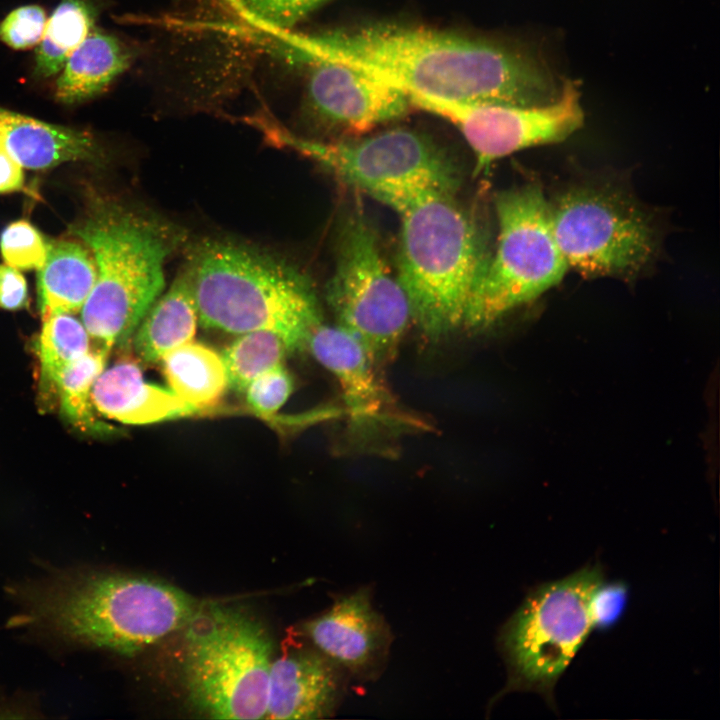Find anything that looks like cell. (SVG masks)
Returning <instances> with one entry per match:
<instances>
[{
  "instance_id": "1",
  "label": "cell",
  "mask_w": 720,
  "mask_h": 720,
  "mask_svg": "<svg viewBox=\"0 0 720 720\" xmlns=\"http://www.w3.org/2000/svg\"><path fill=\"white\" fill-rule=\"evenodd\" d=\"M301 61L345 64L408 97L462 103L544 105L559 91L528 48L426 27L374 23L291 38Z\"/></svg>"
},
{
  "instance_id": "2",
  "label": "cell",
  "mask_w": 720,
  "mask_h": 720,
  "mask_svg": "<svg viewBox=\"0 0 720 720\" xmlns=\"http://www.w3.org/2000/svg\"><path fill=\"white\" fill-rule=\"evenodd\" d=\"M19 594L21 623L64 641L126 656L182 631L202 606L165 581L94 570L55 575Z\"/></svg>"
},
{
  "instance_id": "3",
  "label": "cell",
  "mask_w": 720,
  "mask_h": 720,
  "mask_svg": "<svg viewBox=\"0 0 720 720\" xmlns=\"http://www.w3.org/2000/svg\"><path fill=\"white\" fill-rule=\"evenodd\" d=\"M450 193L410 188L375 199L400 217V281L412 322L430 340L462 328L467 305L487 258L474 226Z\"/></svg>"
},
{
  "instance_id": "4",
  "label": "cell",
  "mask_w": 720,
  "mask_h": 720,
  "mask_svg": "<svg viewBox=\"0 0 720 720\" xmlns=\"http://www.w3.org/2000/svg\"><path fill=\"white\" fill-rule=\"evenodd\" d=\"M199 323L231 334L268 330L290 352L305 350L322 323L314 290L292 266L255 249L222 240L196 244L185 267Z\"/></svg>"
},
{
  "instance_id": "5",
  "label": "cell",
  "mask_w": 720,
  "mask_h": 720,
  "mask_svg": "<svg viewBox=\"0 0 720 720\" xmlns=\"http://www.w3.org/2000/svg\"><path fill=\"white\" fill-rule=\"evenodd\" d=\"M70 233L88 247L96 265L81 321L91 340L110 350L133 336L163 293L164 265L178 238L155 220L100 200Z\"/></svg>"
},
{
  "instance_id": "6",
  "label": "cell",
  "mask_w": 720,
  "mask_h": 720,
  "mask_svg": "<svg viewBox=\"0 0 720 720\" xmlns=\"http://www.w3.org/2000/svg\"><path fill=\"white\" fill-rule=\"evenodd\" d=\"M187 700L209 719H264L272 638L248 611L202 604L182 630Z\"/></svg>"
},
{
  "instance_id": "7",
  "label": "cell",
  "mask_w": 720,
  "mask_h": 720,
  "mask_svg": "<svg viewBox=\"0 0 720 720\" xmlns=\"http://www.w3.org/2000/svg\"><path fill=\"white\" fill-rule=\"evenodd\" d=\"M497 247L475 284L463 329L480 331L561 281L568 266L556 243L549 202L528 183L499 193Z\"/></svg>"
},
{
  "instance_id": "8",
  "label": "cell",
  "mask_w": 720,
  "mask_h": 720,
  "mask_svg": "<svg viewBox=\"0 0 720 720\" xmlns=\"http://www.w3.org/2000/svg\"><path fill=\"white\" fill-rule=\"evenodd\" d=\"M603 582L599 565L586 566L528 593L499 636L509 674L506 691L552 698L555 683L593 629L590 602Z\"/></svg>"
},
{
  "instance_id": "9",
  "label": "cell",
  "mask_w": 720,
  "mask_h": 720,
  "mask_svg": "<svg viewBox=\"0 0 720 720\" xmlns=\"http://www.w3.org/2000/svg\"><path fill=\"white\" fill-rule=\"evenodd\" d=\"M549 216L568 268L584 276L630 279L656 256L654 224L615 189L571 187L549 202Z\"/></svg>"
},
{
  "instance_id": "10",
  "label": "cell",
  "mask_w": 720,
  "mask_h": 720,
  "mask_svg": "<svg viewBox=\"0 0 720 720\" xmlns=\"http://www.w3.org/2000/svg\"><path fill=\"white\" fill-rule=\"evenodd\" d=\"M338 248L326 295L336 325L383 368L397 357L412 322L407 295L389 272L375 233L361 213L346 220Z\"/></svg>"
},
{
  "instance_id": "11",
  "label": "cell",
  "mask_w": 720,
  "mask_h": 720,
  "mask_svg": "<svg viewBox=\"0 0 720 720\" xmlns=\"http://www.w3.org/2000/svg\"><path fill=\"white\" fill-rule=\"evenodd\" d=\"M274 138L372 197L410 188L452 194L458 185L456 168L447 155L415 131L394 129L359 141L336 143L299 139L288 133Z\"/></svg>"
},
{
  "instance_id": "12",
  "label": "cell",
  "mask_w": 720,
  "mask_h": 720,
  "mask_svg": "<svg viewBox=\"0 0 720 720\" xmlns=\"http://www.w3.org/2000/svg\"><path fill=\"white\" fill-rule=\"evenodd\" d=\"M409 100L458 128L476 156L477 171L519 150L562 141L584 119L578 85L570 79L563 82L556 100L544 105L462 103L420 96Z\"/></svg>"
},
{
  "instance_id": "13",
  "label": "cell",
  "mask_w": 720,
  "mask_h": 720,
  "mask_svg": "<svg viewBox=\"0 0 720 720\" xmlns=\"http://www.w3.org/2000/svg\"><path fill=\"white\" fill-rule=\"evenodd\" d=\"M307 350L337 380L353 431L368 433L409 424L379 368L349 333L322 322L311 334Z\"/></svg>"
},
{
  "instance_id": "14",
  "label": "cell",
  "mask_w": 720,
  "mask_h": 720,
  "mask_svg": "<svg viewBox=\"0 0 720 720\" xmlns=\"http://www.w3.org/2000/svg\"><path fill=\"white\" fill-rule=\"evenodd\" d=\"M303 632L347 676L373 681L384 671L392 635L367 587L337 599L329 610L305 622Z\"/></svg>"
},
{
  "instance_id": "15",
  "label": "cell",
  "mask_w": 720,
  "mask_h": 720,
  "mask_svg": "<svg viewBox=\"0 0 720 720\" xmlns=\"http://www.w3.org/2000/svg\"><path fill=\"white\" fill-rule=\"evenodd\" d=\"M307 101L326 123L362 132L403 117L411 103L405 92L354 67L332 62H309Z\"/></svg>"
},
{
  "instance_id": "16",
  "label": "cell",
  "mask_w": 720,
  "mask_h": 720,
  "mask_svg": "<svg viewBox=\"0 0 720 720\" xmlns=\"http://www.w3.org/2000/svg\"><path fill=\"white\" fill-rule=\"evenodd\" d=\"M346 673L312 647H293L273 658L264 719L331 716L345 689Z\"/></svg>"
},
{
  "instance_id": "17",
  "label": "cell",
  "mask_w": 720,
  "mask_h": 720,
  "mask_svg": "<svg viewBox=\"0 0 720 720\" xmlns=\"http://www.w3.org/2000/svg\"><path fill=\"white\" fill-rule=\"evenodd\" d=\"M91 399L99 415L130 425L152 424L197 412L170 389L148 383L132 361L104 369L94 381Z\"/></svg>"
},
{
  "instance_id": "18",
  "label": "cell",
  "mask_w": 720,
  "mask_h": 720,
  "mask_svg": "<svg viewBox=\"0 0 720 720\" xmlns=\"http://www.w3.org/2000/svg\"><path fill=\"white\" fill-rule=\"evenodd\" d=\"M0 137L14 160L31 170L70 161L97 163L101 156L89 131L47 123L1 106Z\"/></svg>"
},
{
  "instance_id": "19",
  "label": "cell",
  "mask_w": 720,
  "mask_h": 720,
  "mask_svg": "<svg viewBox=\"0 0 720 720\" xmlns=\"http://www.w3.org/2000/svg\"><path fill=\"white\" fill-rule=\"evenodd\" d=\"M133 57L123 40L94 27L57 74L55 99L77 104L98 96L130 66Z\"/></svg>"
},
{
  "instance_id": "20",
  "label": "cell",
  "mask_w": 720,
  "mask_h": 720,
  "mask_svg": "<svg viewBox=\"0 0 720 720\" xmlns=\"http://www.w3.org/2000/svg\"><path fill=\"white\" fill-rule=\"evenodd\" d=\"M199 323L191 280L186 268L147 311L133 334L134 350L155 363L172 349L193 340Z\"/></svg>"
},
{
  "instance_id": "21",
  "label": "cell",
  "mask_w": 720,
  "mask_h": 720,
  "mask_svg": "<svg viewBox=\"0 0 720 720\" xmlns=\"http://www.w3.org/2000/svg\"><path fill=\"white\" fill-rule=\"evenodd\" d=\"M96 281L89 249L77 241H48L44 264L38 269V304L42 318L81 310Z\"/></svg>"
},
{
  "instance_id": "22",
  "label": "cell",
  "mask_w": 720,
  "mask_h": 720,
  "mask_svg": "<svg viewBox=\"0 0 720 720\" xmlns=\"http://www.w3.org/2000/svg\"><path fill=\"white\" fill-rule=\"evenodd\" d=\"M160 361L169 389L197 412L215 407L229 387L221 355L202 343L186 342Z\"/></svg>"
},
{
  "instance_id": "23",
  "label": "cell",
  "mask_w": 720,
  "mask_h": 720,
  "mask_svg": "<svg viewBox=\"0 0 720 720\" xmlns=\"http://www.w3.org/2000/svg\"><path fill=\"white\" fill-rule=\"evenodd\" d=\"M110 350L95 346L67 365L55 383V398L63 418L80 432L105 435L113 428L98 418L91 399L94 381L105 369Z\"/></svg>"
},
{
  "instance_id": "24",
  "label": "cell",
  "mask_w": 720,
  "mask_h": 720,
  "mask_svg": "<svg viewBox=\"0 0 720 720\" xmlns=\"http://www.w3.org/2000/svg\"><path fill=\"white\" fill-rule=\"evenodd\" d=\"M98 8L92 0H60L47 19L44 35L37 45L34 75H57L73 50L95 27Z\"/></svg>"
},
{
  "instance_id": "25",
  "label": "cell",
  "mask_w": 720,
  "mask_h": 720,
  "mask_svg": "<svg viewBox=\"0 0 720 720\" xmlns=\"http://www.w3.org/2000/svg\"><path fill=\"white\" fill-rule=\"evenodd\" d=\"M91 348V337L74 314L57 312L43 317L37 343L41 395L55 397L60 372Z\"/></svg>"
},
{
  "instance_id": "26",
  "label": "cell",
  "mask_w": 720,
  "mask_h": 720,
  "mask_svg": "<svg viewBox=\"0 0 720 720\" xmlns=\"http://www.w3.org/2000/svg\"><path fill=\"white\" fill-rule=\"evenodd\" d=\"M290 352L275 332L256 330L238 334L221 354L228 386L243 393L248 384L264 372L283 364Z\"/></svg>"
},
{
  "instance_id": "27",
  "label": "cell",
  "mask_w": 720,
  "mask_h": 720,
  "mask_svg": "<svg viewBox=\"0 0 720 720\" xmlns=\"http://www.w3.org/2000/svg\"><path fill=\"white\" fill-rule=\"evenodd\" d=\"M48 241L27 220L8 224L0 235V252L5 264L17 270L39 269L45 262Z\"/></svg>"
},
{
  "instance_id": "28",
  "label": "cell",
  "mask_w": 720,
  "mask_h": 720,
  "mask_svg": "<svg viewBox=\"0 0 720 720\" xmlns=\"http://www.w3.org/2000/svg\"><path fill=\"white\" fill-rule=\"evenodd\" d=\"M330 0H239L240 9L272 29L291 28Z\"/></svg>"
},
{
  "instance_id": "29",
  "label": "cell",
  "mask_w": 720,
  "mask_h": 720,
  "mask_svg": "<svg viewBox=\"0 0 720 720\" xmlns=\"http://www.w3.org/2000/svg\"><path fill=\"white\" fill-rule=\"evenodd\" d=\"M47 19L46 11L39 5L17 7L0 22V42L15 50L33 48L44 35Z\"/></svg>"
},
{
  "instance_id": "30",
  "label": "cell",
  "mask_w": 720,
  "mask_h": 720,
  "mask_svg": "<svg viewBox=\"0 0 720 720\" xmlns=\"http://www.w3.org/2000/svg\"><path fill=\"white\" fill-rule=\"evenodd\" d=\"M293 391V380L281 364L252 380L244 390L248 406L263 416L274 415Z\"/></svg>"
},
{
  "instance_id": "31",
  "label": "cell",
  "mask_w": 720,
  "mask_h": 720,
  "mask_svg": "<svg viewBox=\"0 0 720 720\" xmlns=\"http://www.w3.org/2000/svg\"><path fill=\"white\" fill-rule=\"evenodd\" d=\"M628 599V588L623 582L602 583L590 602L593 629L607 630L622 617Z\"/></svg>"
},
{
  "instance_id": "32",
  "label": "cell",
  "mask_w": 720,
  "mask_h": 720,
  "mask_svg": "<svg viewBox=\"0 0 720 720\" xmlns=\"http://www.w3.org/2000/svg\"><path fill=\"white\" fill-rule=\"evenodd\" d=\"M28 302V286L19 270L0 264V308L9 311L23 309Z\"/></svg>"
},
{
  "instance_id": "33",
  "label": "cell",
  "mask_w": 720,
  "mask_h": 720,
  "mask_svg": "<svg viewBox=\"0 0 720 720\" xmlns=\"http://www.w3.org/2000/svg\"><path fill=\"white\" fill-rule=\"evenodd\" d=\"M23 189V168L10 155L0 137V193H11Z\"/></svg>"
},
{
  "instance_id": "34",
  "label": "cell",
  "mask_w": 720,
  "mask_h": 720,
  "mask_svg": "<svg viewBox=\"0 0 720 720\" xmlns=\"http://www.w3.org/2000/svg\"><path fill=\"white\" fill-rule=\"evenodd\" d=\"M217 1L219 3H224L228 6H232V7L240 9L239 0H217Z\"/></svg>"
}]
</instances>
